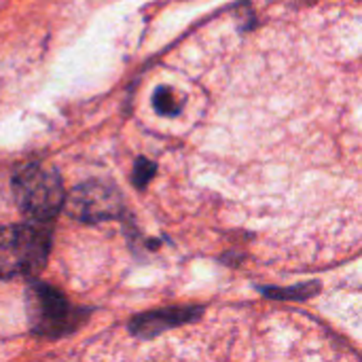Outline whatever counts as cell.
Segmentation results:
<instances>
[{
  "instance_id": "7",
  "label": "cell",
  "mask_w": 362,
  "mask_h": 362,
  "mask_svg": "<svg viewBox=\"0 0 362 362\" xmlns=\"http://www.w3.org/2000/svg\"><path fill=\"white\" fill-rule=\"evenodd\" d=\"M153 106H155V110H157L159 115H163V117H174V115L180 112L182 100L176 95L174 89H170V87H159V89L155 91V95H153Z\"/></svg>"
},
{
  "instance_id": "2",
  "label": "cell",
  "mask_w": 362,
  "mask_h": 362,
  "mask_svg": "<svg viewBox=\"0 0 362 362\" xmlns=\"http://www.w3.org/2000/svg\"><path fill=\"white\" fill-rule=\"evenodd\" d=\"M25 312L30 331L47 339H59L74 333L87 318L85 310L74 308L64 293L42 282L28 286Z\"/></svg>"
},
{
  "instance_id": "3",
  "label": "cell",
  "mask_w": 362,
  "mask_h": 362,
  "mask_svg": "<svg viewBox=\"0 0 362 362\" xmlns=\"http://www.w3.org/2000/svg\"><path fill=\"white\" fill-rule=\"evenodd\" d=\"M13 193L19 210L38 223L53 221L66 204V191L57 172L42 165H25L13 176Z\"/></svg>"
},
{
  "instance_id": "8",
  "label": "cell",
  "mask_w": 362,
  "mask_h": 362,
  "mask_svg": "<svg viewBox=\"0 0 362 362\" xmlns=\"http://www.w3.org/2000/svg\"><path fill=\"white\" fill-rule=\"evenodd\" d=\"M155 172H157V165L151 161V159H146V157H140V159H136V163H134V172H132V182H134V187L136 189H146V185L153 180V176H155Z\"/></svg>"
},
{
  "instance_id": "5",
  "label": "cell",
  "mask_w": 362,
  "mask_h": 362,
  "mask_svg": "<svg viewBox=\"0 0 362 362\" xmlns=\"http://www.w3.org/2000/svg\"><path fill=\"white\" fill-rule=\"evenodd\" d=\"M204 308H165V310H155V312H146L140 314L136 318H132L129 322V333L138 339H153L170 329L189 325L193 320H197L202 316Z\"/></svg>"
},
{
  "instance_id": "4",
  "label": "cell",
  "mask_w": 362,
  "mask_h": 362,
  "mask_svg": "<svg viewBox=\"0 0 362 362\" xmlns=\"http://www.w3.org/2000/svg\"><path fill=\"white\" fill-rule=\"evenodd\" d=\"M64 210L81 223H102L121 216L123 197L117 187L102 180H87L76 185L68 195Z\"/></svg>"
},
{
  "instance_id": "6",
  "label": "cell",
  "mask_w": 362,
  "mask_h": 362,
  "mask_svg": "<svg viewBox=\"0 0 362 362\" xmlns=\"http://www.w3.org/2000/svg\"><path fill=\"white\" fill-rule=\"evenodd\" d=\"M320 291L318 282H305L299 286H288V288H278V286H263L261 293L269 299H280V301H303L314 297Z\"/></svg>"
},
{
  "instance_id": "1",
  "label": "cell",
  "mask_w": 362,
  "mask_h": 362,
  "mask_svg": "<svg viewBox=\"0 0 362 362\" xmlns=\"http://www.w3.org/2000/svg\"><path fill=\"white\" fill-rule=\"evenodd\" d=\"M51 252L49 223L0 227V280L38 276Z\"/></svg>"
}]
</instances>
